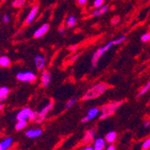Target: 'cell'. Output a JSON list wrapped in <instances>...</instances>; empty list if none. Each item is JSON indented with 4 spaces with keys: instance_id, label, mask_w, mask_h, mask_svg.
<instances>
[{
    "instance_id": "cell-13",
    "label": "cell",
    "mask_w": 150,
    "mask_h": 150,
    "mask_svg": "<svg viewBox=\"0 0 150 150\" xmlns=\"http://www.w3.org/2000/svg\"><path fill=\"white\" fill-rule=\"evenodd\" d=\"M94 137H95V131L94 129H88L85 136H84V139H83V144L85 145H88V144H91L93 140H94Z\"/></svg>"
},
{
    "instance_id": "cell-29",
    "label": "cell",
    "mask_w": 150,
    "mask_h": 150,
    "mask_svg": "<svg viewBox=\"0 0 150 150\" xmlns=\"http://www.w3.org/2000/svg\"><path fill=\"white\" fill-rule=\"evenodd\" d=\"M120 18L119 16H114L113 18H112L111 23H112V25H116V24H118V23H120Z\"/></svg>"
},
{
    "instance_id": "cell-35",
    "label": "cell",
    "mask_w": 150,
    "mask_h": 150,
    "mask_svg": "<svg viewBox=\"0 0 150 150\" xmlns=\"http://www.w3.org/2000/svg\"><path fill=\"white\" fill-rule=\"evenodd\" d=\"M150 127V120H146L145 123H144V128L145 129H147Z\"/></svg>"
},
{
    "instance_id": "cell-38",
    "label": "cell",
    "mask_w": 150,
    "mask_h": 150,
    "mask_svg": "<svg viewBox=\"0 0 150 150\" xmlns=\"http://www.w3.org/2000/svg\"><path fill=\"white\" fill-rule=\"evenodd\" d=\"M2 1H6V0H2Z\"/></svg>"
},
{
    "instance_id": "cell-8",
    "label": "cell",
    "mask_w": 150,
    "mask_h": 150,
    "mask_svg": "<svg viewBox=\"0 0 150 150\" xmlns=\"http://www.w3.org/2000/svg\"><path fill=\"white\" fill-rule=\"evenodd\" d=\"M50 30V24L49 23H43L42 25H40L39 28L34 32L33 33V37L35 39H38V38H42V36H44L48 31Z\"/></svg>"
},
{
    "instance_id": "cell-12",
    "label": "cell",
    "mask_w": 150,
    "mask_h": 150,
    "mask_svg": "<svg viewBox=\"0 0 150 150\" xmlns=\"http://www.w3.org/2000/svg\"><path fill=\"white\" fill-rule=\"evenodd\" d=\"M13 145V139L12 137H6L0 141V150H9Z\"/></svg>"
},
{
    "instance_id": "cell-23",
    "label": "cell",
    "mask_w": 150,
    "mask_h": 150,
    "mask_svg": "<svg viewBox=\"0 0 150 150\" xmlns=\"http://www.w3.org/2000/svg\"><path fill=\"white\" fill-rule=\"evenodd\" d=\"M26 0H13L12 6L15 8H21L25 5Z\"/></svg>"
},
{
    "instance_id": "cell-30",
    "label": "cell",
    "mask_w": 150,
    "mask_h": 150,
    "mask_svg": "<svg viewBox=\"0 0 150 150\" xmlns=\"http://www.w3.org/2000/svg\"><path fill=\"white\" fill-rule=\"evenodd\" d=\"M2 21L4 23H8L10 22V16L9 15H4L3 17H2Z\"/></svg>"
},
{
    "instance_id": "cell-20",
    "label": "cell",
    "mask_w": 150,
    "mask_h": 150,
    "mask_svg": "<svg viewBox=\"0 0 150 150\" xmlns=\"http://www.w3.org/2000/svg\"><path fill=\"white\" fill-rule=\"evenodd\" d=\"M76 23H77V18L75 16H69V18L66 21V24L69 28H73V27H75Z\"/></svg>"
},
{
    "instance_id": "cell-37",
    "label": "cell",
    "mask_w": 150,
    "mask_h": 150,
    "mask_svg": "<svg viewBox=\"0 0 150 150\" xmlns=\"http://www.w3.org/2000/svg\"><path fill=\"white\" fill-rule=\"evenodd\" d=\"M3 109H4V105L2 103H0V112H1Z\"/></svg>"
},
{
    "instance_id": "cell-25",
    "label": "cell",
    "mask_w": 150,
    "mask_h": 150,
    "mask_svg": "<svg viewBox=\"0 0 150 150\" xmlns=\"http://www.w3.org/2000/svg\"><path fill=\"white\" fill-rule=\"evenodd\" d=\"M126 38H127L126 35H121L120 38H118V39L113 40V44L114 45H119V44H120L122 42H124L125 40H126Z\"/></svg>"
},
{
    "instance_id": "cell-4",
    "label": "cell",
    "mask_w": 150,
    "mask_h": 150,
    "mask_svg": "<svg viewBox=\"0 0 150 150\" xmlns=\"http://www.w3.org/2000/svg\"><path fill=\"white\" fill-rule=\"evenodd\" d=\"M53 106H54V102L53 101H50L42 109V110L39 111V112H35V119H34L33 121H35L36 123H40V122H42L45 120L47 114L50 112V110L53 108Z\"/></svg>"
},
{
    "instance_id": "cell-22",
    "label": "cell",
    "mask_w": 150,
    "mask_h": 150,
    "mask_svg": "<svg viewBox=\"0 0 150 150\" xmlns=\"http://www.w3.org/2000/svg\"><path fill=\"white\" fill-rule=\"evenodd\" d=\"M150 90V81H148L147 83L141 88V90L139 92V93H138V95H137V97L138 98H139V97H141V96H143L144 94H146L148 91Z\"/></svg>"
},
{
    "instance_id": "cell-34",
    "label": "cell",
    "mask_w": 150,
    "mask_h": 150,
    "mask_svg": "<svg viewBox=\"0 0 150 150\" xmlns=\"http://www.w3.org/2000/svg\"><path fill=\"white\" fill-rule=\"evenodd\" d=\"M105 150H116V147L113 145H110L109 146H107V148Z\"/></svg>"
},
{
    "instance_id": "cell-5",
    "label": "cell",
    "mask_w": 150,
    "mask_h": 150,
    "mask_svg": "<svg viewBox=\"0 0 150 150\" xmlns=\"http://www.w3.org/2000/svg\"><path fill=\"white\" fill-rule=\"evenodd\" d=\"M16 77L18 81L23 82V83H33V82H34L37 79L36 74L30 70L19 72L16 74Z\"/></svg>"
},
{
    "instance_id": "cell-17",
    "label": "cell",
    "mask_w": 150,
    "mask_h": 150,
    "mask_svg": "<svg viewBox=\"0 0 150 150\" xmlns=\"http://www.w3.org/2000/svg\"><path fill=\"white\" fill-rule=\"evenodd\" d=\"M99 112H100V109L99 108H97V107L91 108L90 110L87 112V115H86L88 120H92L93 119H94L95 117H96L99 114Z\"/></svg>"
},
{
    "instance_id": "cell-14",
    "label": "cell",
    "mask_w": 150,
    "mask_h": 150,
    "mask_svg": "<svg viewBox=\"0 0 150 150\" xmlns=\"http://www.w3.org/2000/svg\"><path fill=\"white\" fill-rule=\"evenodd\" d=\"M106 140L102 138H98L93 141V149L94 150H103L105 148Z\"/></svg>"
},
{
    "instance_id": "cell-27",
    "label": "cell",
    "mask_w": 150,
    "mask_h": 150,
    "mask_svg": "<svg viewBox=\"0 0 150 150\" xmlns=\"http://www.w3.org/2000/svg\"><path fill=\"white\" fill-rule=\"evenodd\" d=\"M140 40H141V42H150V33H144L140 37Z\"/></svg>"
},
{
    "instance_id": "cell-28",
    "label": "cell",
    "mask_w": 150,
    "mask_h": 150,
    "mask_svg": "<svg viewBox=\"0 0 150 150\" xmlns=\"http://www.w3.org/2000/svg\"><path fill=\"white\" fill-rule=\"evenodd\" d=\"M103 3H104V0H94L93 6L94 8H99L103 6Z\"/></svg>"
},
{
    "instance_id": "cell-19",
    "label": "cell",
    "mask_w": 150,
    "mask_h": 150,
    "mask_svg": "<svg viewBox=\"0 0 150 150\" xmlns=\"http://www.w3.org/2000/svg\"><path fill=\"white\" fill-rule=\"evenodd\" d=\"M27 125H28V120H17V122L15 125V129L16 131H20L24 129Z\"/></svg>"
},
{
    "instance_id": "cell-18",
    "label": "cell",
    "mask_w": 150,
    "mask_h": 150,
    "mask_svg": "<svg viewBox=\"0 0 150 150\" xmlns=\"http://www.w3.org/2000/svg\"><path fill=\"white\" fill-rule=\"evenodd\" d=\"M117 139V132L116 131H109L105 135V140L109 144H112L115 142Z\"/></svg>"
},
{
    "instance_id": "cell-15",
    "label": "cell",
    "mask_w": 150,
    "mask_h": 150,
    "mask_svg": "<svg viewBox=\"0 0 150 150\" xmlns=\"http://www.w3.org/2000/svg\"><path fill=\"white\" fill-rule=\"evenodd\" d=\"M108 9H109V6H105V5H103V6H101L99 8H95V10H93L92 12V16L93 17L101 16L104 15V13L108 11Z\"/></svg>"
},
{
    "instance_id": "cell-26",
    "label": "cell",
    "mask_w": 150,
    "mask_h": 150,
    "mask_svg": "<svg viewBox=\"0 0 150 150\" xmlns=\"http://www.w3.org/2000/svg\"><path fill=\"white\" fill-rule=\"evenodd\" d=\"M149 148H150V138L146 139L143 142V144H142V146H141V149H142V150H147V149H149Z\"/></svg>"
},
{
    "instance_id": "cell-2",
    "label": "cell",
    "mask_w": 150,
    "mask_h": 150,
    "mask_svg": "<svg viewBox=\"0 0 150 150\" xmlns=\"http://www.w3.org/2000/svg\"><path fill=\"white\" fill-rule=\"evenodd\" d=\"M122 101H117V102H112V103H109L104 104L101 108V115L100 119L103 120L108 117H111L112 115L114 114V112L118 110V108L122 104Z\"/></svg>"
},
{
    "instance_id": "cell-7",
    "label": "cell",
    "mask_w": 150,
    "mask_h": 150,
    "mask_svg": "<svg viewBox=\"0 0 150 150\" xmlns=\"http://www.w3.org/2000/svg\"><path fill=\"white\" fill-rule=\"evenodd\" d=\"M38 12H39V6L35 5L32 7V9L30 10L28 16H26V19H25V23L26 24H31L34 19L36 18L37 15H38Z\"/></svg>"
},
{
    "instance_id": "cell-24",
    "label": "cell",
    "mask_w": 150,
    "mask_h": 150,
    "mask_svg": "<svg viewBox=\"0 0 150 150\" xmlns=\"http://www.w3.org/2000/svg\"><path fill=\"white\" fill-rule=\"evenodd\" d=\"M76 102H77V98H76V97L69 99V101L67 102V103H66V105H65L66 109H69V108H71L72 106H74V105L76 104Z\"/></svg>"
},
{
    "instance_id": "cell-36",
    "label": "cell",
    "mask_w": 150,
    "mask_h": 150,
    "mask_svg": "<svg viewBox=\"0 0 150 150\" xmlns=\"http://www.w3.org/2000/svg\"><path fill=\"white\" fill-rule=\"evenodd\" d=\"M83 150H94V149H93V146H86Z\"/></svg>"
},
{
    "instance_id": "cell-31",
    "label": "cell",
    "mask_w": 150,
    "mask_h": 150,
    "mask_svg": "<svg viewBox=\"0 0 150 150\" xmlns=\"http://www.w3.org/2000/svg\"><path fill=\"white\" fill-rule=\"evenodd\" d=\"M88 2V0H76V4L79 6H85Z\"/></svg>"
},
{
    "instance_id": "cell-9",
    "label": "cell",
    "mask_w": 150,
    "mask_h": 150,
    "mask_svg": "<svg viewBox=\"0 0 150 150\" xmlns=\"http://www.w3.org/2000/svg\"><path fill=\"white\" fill-rule=\"evenodd\" d=\"M40 81L43 87H48L51 83V74L49 70L44 69L42 70V76H40Z\"/></svg>"
},
{
    "instance_id": "cell-10",
    "label": "cell",
    "mask_w": 150,
    "mask_h": 150,
    "mask_svg": "<svg viewBox=\"0 0 150 150\" xmlns=\"http://www.w3.org/2000/svg\"><path fill=\"white\" fill-rule=\"evenodd\" d=\"M34 64L37 70L42 71L44 70V67L46 65V59L42 55H36L34 57Z\"/></svg>"
},
{
    "instance_id": "cell-3",
    "label": "cell",
    "mask_w": 150,
    "mask_h": 150,
    "mask_svg": "<svg viewBox=\"0 0 150 150\" xmlns=\"http://www.w3.org/2000/svg\"><path fill=\"white\" fill-rule=\"evenodd\" d=\"M113 40H111V42H109L107 44H105L104 46L101 47L100 49H98L97 50H95V52L93 54V57H92V59H91V67L92 69H94V67H96L98 63H99V60L100 59L103 57V54L108 51L112 48V46H113Z\"/></svg>"
},
{
    "instance_id": "cell-21",
    "label": "cell",
    "mask_w": 150,
    "mask_h": 150,
    "mask_svg": "<svg viewBox=\"0 0 150 150\" xmlns=\"http://www.w3.org/2000/svg\"><path fill=\"white\" fill-rule=\"evenodd\" d=\"M11 66V60L7 56H0V67H8Z\"/></svg>"
},
{
    "instance_id": "cell-11",
    "label": "cell",
    "mask_w": 150,
    "mask_h": 150,
    "mask_svg": "<svg viewBox=\"0 0 150 150\" xmlns=\"http://www.w3.org/2000/svg\"><path fill=\"white\" fill-rule=\"evenodd\" d=\"M42 132H43L42 129L40 128L30 129L25 131V135H26V137L29 139H36V138H39L40 136L42 134Z\"/></svg>"
},
{
    "instance_id": "cell-16",
    "label": "cell",
    "mask_w": 150,
    "mask_h": 150,
    "mask_svg": "<svg viewBox=\"0 0 150 150\" xmlns=\"http://www.w3.org/2000/svg\"><path fill=\"white\" fill-rule=\"evenodd\" d=\"M10 93V89L7 86L0 87V102H4L7 99Z\"/></svg>"
},
{
    "instance_id": "cell-6",
    "label": "cell",
    "mask_w": 150,
    "mask_h": 150,
    "mask_svg": "<svg viewBox=\"0 0 150 150\" xmlns=\"http://www.w3.org/2000/svg\"><path fill=\"white\" fill-rule=\"evenodd\" d=\"M33 110L30 107H24L16 113V120H30V117L33 113Z\"/></svg>"
},
{
    "instance_id": "cell-1",
    "label": "cell",
    "mask_w": 150,
    "mask_h": 150,
    "mask_svg": "<svg viewBox=\"0 0 150 150\" xmlns=\"http://www.w3.org/2000/svg\"><path fill=\"white\" fill-rule=\"evenodd\" d=\"M109 88V85L105 83H98L96 85L93 86L91 88H89L82 96L81 100L82 101H89L92 99H95L100 97L101 95H103Z\"/></svg>"
},
{
    "instance_id": "cell-32",
    "label": "cell",
    "mask_w": 150,
    "mask_h": 150,
    "mask_svg": "<svg viewBox=\"0 0 150 150\" xmlns=\"http://www.w3.org/2000/svg\"><path fill=\"white\" fill-rule=\"evenodd\" d=\"M59 33L60 34H64V33H66V28H65V27L61 26L60 28L59 29Z\"/></svg>"
},
{
    "instance_id": "cell-33",
    "label": "cell",
    "mask_w": 150,
    "mask_h": 150,
    "mask_svg": "<svg viewBox=\"0 0 150 150\" xmlns=\"http://www.w3.org/2000/svg\"><path fill=\"white\" fill-rule=\"evenodd\" d=\"M88 121H89V120H88V119H87L86 115L85 117L82 118V120H81V122H82V123H86V122H88Z\"/></svg>"
}]
</instances>
